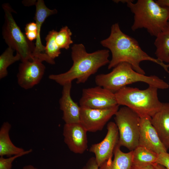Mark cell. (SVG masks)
<instances>
[{
	"label": "cell",
	"mask_w": 169,
	"mask_h": 169,
	"mask_svg": "<svg viewBox=\"0 0 169 169\" xmlns=\"http://www.w3.org/2000/svg\"><path fill=\"white\" fill-rule=\"evenodd\" d=\"M100 44L109 49L111 53V59L108 66L109 69L125 62L130 64L137 72L145 74L140 64L142 61H148L160 65L169 74V64H166L149 55L142 50L135 38L121 30L117 23L112 25L109 36L101 41Z\"/></svg>",
	"instance_id": "6da1fadb"
},
{
	"label": "cell",
	"mask_w": 169,
	"mask_h": 169,
	"mask_svg": "<svg viewBox=\"0 0 169 169\" xmlns=\"http://www.w3.org/2000/svg\"><path fill=\"white\" fill-rule=\"evenodd\" d=\"M73 65L69 70L58 74H51L49 78L60 85L76 80L78 84L84 83L100 67L109 64V50H98L87 52L82 44H74L71 48Z\"/></svg>",
	"instance_id": "7a4b0ae2"
},
{
	"label": "cell",
	"mask_w": 169,
	"mask_h": 169,
	"mask_svg": "<svg viewBox=\"0 0 169 169\" xmlns=\"http://www.w3.org/2000/svg\"><path fill=\"white\" fill-rule=\"evenodd\" d=\"M126 3L134 14L131 27L133 31L146 29L149 34L156 37L166 25L169 20V8L159 5L153 0H120Z\"/></svg>",
	"instance_id": "3957f363"
},
{
	"label": "cell",
	"mask_w": 169,
	"mask_h": 169,
	"mask_svg": "<svg viewBox=\"0 0 169 169\" xmlns=\"http://www.w3.org/2000/svg\"><path fill=\"white\" fill-rule=\"evenodd\" d=\"M95 81L97 86L114 93L127 85L137 82H144L158 89L169 88V84L158 77L140 74L135 70L130 64L125 62L117 65L109 73L97 75Z\"/></svg>",
	"instance_id": "277c9868"
},
{
	"label": "cell",
	"mask_w": 169,
	"mask_h": 169,
	"mask_svg": "<svg viewBox=\"0 0 169 169\" xmlns=\"http://www.w3.org/2000/svg\"><path fill=\"white\" fill-rule=\"evenodd\" d=\"M158 89L151 86L142 90L125 86L115 94L118 105L128 107L140 118H151L162 105L158 97Z\"/></svg>",
	"instance_id": "5b68a950"
},
{
	"label": "cell",
	"mask_w": 169,
	"mask_h": 169,
	"mask_svg": "<svg viewBox=\"0 0 169 169\" xmlns=\"http://www.w3.org/2000/svg\"><path fill=\"white\" fill-rule=\"evenodd\" d=\"M2 6L5 13L2 35L8 47L19 54L22 62L38 59L35 53V44L28 39L15 21L12 14L13 10L8 3Z\"/></svg>",
	"instance_id": "8992f818"
},
{
	"label": "cell",
	"mask_w": 169,
	"mask_h": 169,
	"mask_svg": "<svg viewBox=\"0 0 169 169\" xmlns=\"http://www.w3.org/2000/svg\"><path fill=\"white\" fill-rule=\"evenodd\" d=\"M115 116L119 134L118 144L133 151L139 146L140 117L125 106L119 109Z\"/></svg>",
	"instance_id": "52a82bcc"
},
{
	"label": "cell",
	"mask_w": 169,
	"mask_h": 169,
	"mask_svg": "<svg viewBox=\"0 0 169 169\" xmlns=\"http://www.w3.org/2000/svg\"><path fill=\"white\" fill-rule=\"evenodd\" d=\"M79 103L81 107L93 109H105L118 105L114 93L99 86L84 89Z\"/></svg>",
	"instance_id": "ba28073f"
},
{
	"label": "cell",
	"mask_w": 169,
	"mask_h": 169,
	"mask_svg": "<svg viewBox=\"0 0 169 169\" xmlns=\"http://www.w3.org/2000/svg\"><path fill=\"white\" fill-rule=\"evenodd\" d=\"M119 109V105L102 109L80 106V123L87 132H95L101 131Z\"/></svg>",
	"instance_id": "9c48e42d"
},
{
	"label": "cell",
	"mask_w": 169,
	"mask_h": 169,
	"mask_svg": "<svg viewBox=\"0 0 169 169\" xmlns=\"http://www.w3.org/2000/svg\"><path fill=\"white\" fill-rule=\"evenodd\" d=\"M107 134L100 142L92 145L90 151L94 153L99 167L106 161L112 160L114 152L119 140L118 128L115 122L110 121L107 125Z\"/></svg>",
	"instance_id": "30bf717a"
},
{
	"label": "cell",
	"mask_w": 169,
	"mask_h": 169,
	"mask_svg": "<svg viewBox=\"0 0 169 169\" xmlns=\"http://www.w3.org/2000/svg\"><path fill=\"white\" fill-rule=\"evenodd\" d=\"M43 62L39 59H35L20 64L17 79L18 84L21 87L25 90L29 89L39 83L45 69Z\"/></svg>",
	"instance_id": "8fae6325"
},
{
	"label": "cell",
	"mask_w": 169,
	"mask_h": 169,
	"mask_svg": "<svg viewBox=\"0 0 169 169\" xmlns=\"http://www.w3.org/2000/svg\"><path fill=\"white\" fill-rule=\"evenodd\" d=\"M87 131L80 123L65 124L63 136L70 150L76 154L84 153L88 148Z\"/></svg>",
	"instance_id": "7c38bea8"
},
{
	"label": "cell",
	"mask_w": 169,
	"mask_h": 169,
	"mask_svg": "<svg viewBox=\"0 0 169 169\" xmlns=\"http://www.w3.org/2000/svg\"><path fill=\"white\" fill-rule=\"evenodd\" d=\"M151 119L140 118L139 146L145 147L158 154L167 152V149L152 125Z\"/></svg>",
	"instance_id": "4fadbf2b"
},
{
	"label": "cell",
	"mask_w": 169,
	"mask_h": 169,
	"mask_svg": "<svg viewBox=\"0 0 169 169\" xmlns=\"http://www.w3.org/2000/svg\"><path fill=\"white\" fill-rule=\"evenodd\" d=\"M62 96L59 103L63 111L62 119L65 124L80 123V106L73 101L70 95L72 82L63 86Z\"/></svg>",
	"instance_id": "5bb4252c"
},
{
	"label": "cell",
	"mask_w": 169,
	"mask_h": 169,
	"mask_svg": "<svg viewBox=\"0 0 169 169\" xmlns=\"http://www.w3.org/2000/svg\"><path fill=\"white\" fill-rule=\"evenodd\" d=\"M151 123L168 150L169 146V103H163L160 109L151 119Z\"/></svg>",
	"instance_id": "9a60e30c"
},
{
	"label": "cell",
	"mask_w": 169,
	"mask_h": 169,
	"mask_svg": "<svg viewBox=\"0 0 169 169\" xmlns=\"http://www.w3.org/2000/svg\"><path fill=\"white\" fill-rule=\"evenodd\" d=\"M35 5L36 12L34 19L37 25L38 33L35 44V53L37 55L39 56L45 53V46L42 44L40 38V31L42 25L47 17L56 14L57 11L55 9L51 10L48 8L43 0H38Z\"/></svg>",
	"instance_id": "2e32d148"
},
{
	"label": "cell",
	"mask_w": 169,
	"mask_h": 169,
	"mask_svg": "<svg viewBox=\"0 0 169 169\" xmlns=\"http://www.w3.org/2000/svg\"><path fill=\"white\" fill-rule=\"evenodd\" d=\"M120 147L118 144L114 152L113 159L105 162L99 167V169H131L132 151L124 152Z\"/></svg>",
	"instance_id": "e0dca14e"
},
{
	"label": "cell",
	"mask_w": 169,
	"mask_h": 169,
	"mask_svg": "<svg viewBox=\"0 0 169 169\" xmlns=\"http://www.w3.org/2000/svg\"><path fill=\"white\" fill-rule=\"evenodd\" d=\"M11 124L8 122L2 124L0 129V156H11L20 154L25 150L15 146L12 142L9 136Z\"/></svg>",
	"instance_id": "ac0fdd59"
},
{
	"label": "cell",
	"mask_w": 169,
	"mask_h": 169,
	"mask_svg": "<svg viewBox=\"0 0 169 169\" xmlns=\"http://www.w3.org/2000/svg\"><path fill=\"white\" fill-rule=\"evenodd\" d=\"M154 44L156 59L169 64V21L163 30L156 37Z\"/></svg>",
	"instance_id": "d6986e66"
},
{
	"label": "cell",
	"mask_w": 169,
	"mask_h": 169,
	"mask_svg": "<svg viewBox=\"0 0 169 169\" xmlns=\"http://www.w3.org/2000/svg\"><path fill=\"white\" fill-rule=\"evenodd\" d=\"M158 155L143 146H138L132 151V165L143 167L156 163Z\"/></svg>",
	"instance_id": "ffe728a7"
},
{
	"label": "cell",
	"mask_w": 169,
	"mask_h": 169,
	"mask_svg": "<svg viewBox=\"0 0 169 169\" xmlns=\"http://www.w3.org/2000/svg\"><path fill=\"white\" fill-rule=\"evenodd\" d=\"M14 50L8 47L0 56V79L6 77L8 74L7 68L10 65L21 60L19 54L16 53L13 55Z\"/></svg>",
	"instance_id": "44dd1931"
},
{
	"label": "cell",
	"mask_w": 169,
	"mask_h": 169,
	"mask_svg": "<svg viewBox=\"0 0 169 169\" xmlns=\"http://www.w3.org/2000/svg\"><path fill=\"white\" fill-rule=\"evenodd\" d=\"M57 33V31L54 30L50 31L45 38L46 45L45 53L53 60L61 54L60 49L55 39Z\"/></svg>",
	"instance_id": "7402d4cb"
},
{
	"label": "cell",
	"mask_w": 169,
	"mask_h": 169,
	"mask_svg": "<svg viewBox=\"0 0 169 169\" xmlns=\"http://www.w3.org/2000/svg\"><path fill=\"white\" fill-rule=\"evenodd\" d=\"M72 33L67 26L62 27L57 32L56 41L60 49H68L70 45L73 43L71 36Z\"/></svg>",
	"instance_id": "603a6c76"
},
{
	"label": "cell",
	"mask_w": 169,
	"mask_h": 169,
	"mask_svg": "<svg viewBox=\"0 0 169 169\" xmlns=\"http://www.w3.org/2000/svg\"><path fill=\"white\" fill-rule=\"evenodd\" d=\"M32 149H30L25 150L23 152L16 155H13L9 157L5 158L3 157H0V169H11L12 163L16 158L24 155L28 154L32 152Z\"/></svg>",
	"instance_id": "cb8c5ba5"
},
{
	"label": "cell",
	"mask_w": 169,
	"mask_h": 169,
	"mask_svg": "<svg viewBox=\"0 0 169 169\" xmlns=\"http://www.w3.org/2000/svg\"><path fill=\"white\" fill-rule=\"evenodd\" d=\"M156 163L169 169V153L167 152L158 154Z\"/></svg>",
	"instance_id": "d4e9b609"
},
{
	"label": "cell",
	"mask_w": 169,
	"mask_h": 169,
	"mask_svg": "<svg viewBox=\"0 0 169 169\" xmlns=\"http://www.w3.org/2000/svg\"><path fill=\"white\" fill-rule=\"evenodd\" d=\"M82 169H99L95 157L90 158Z\"/></svg>",
	"instance_id": "484cf974"
},
{
	"label": "cell",
	"mask_w": 169,
	"mask_h": 169,
	"mask_svg": "<svg viewBox=\"0 0 169 169\" xmlns=\"http://www.w3.org/2000/svg\"><path fill=\"white\" fill-rule=\"evenodd\" d=\"M25 32L37 31V27L35 23L30 22L27 23L25 28Z\"/></svg>",
	"instance_id": "4316f807"
},
{
	"label": "cell",
	"mask_w": 169,
	"mask_h": 169,
	"mask_svg": "<svg viewBox=\"0 0 169 169\" xmlns=\"http://www.w3.org/2000/svg\"><path fill=\"white\" fill-rule=\"evenodd\" d=\"M25 34L28 39L31 42L35 39H36L38 36L37 31L25 32Z\"/></svg>",
	"instance_id": "83f0119b"
},
{
	"label": "cell",
	"mask_w": 169,
	"mask_h": 169,
	"mask_svg": "<svg viewBox=\"0 0 169 169\" xmlns=\"http://www.w3.org/2000/svg\"><path fill=\"white\" fill-rule=\"evenodd\" d=\"M156 1L160 6L169 8V0H157Z\"/></svg>",
	"instance_id": "f1b7e54d"
},
{
	"label": "cell",
	"mask_w": 169,
	"mask_h": 169,
	"mask_svg": "<svg viewBox=\"0 0 169 169\" xmlns=\"http://www.w3.org/2000/svg\"><path fill=\"white\" fill-rule=\"evenodd\" d=\"M154 164L140 167L132 166L131 169H156Z\"/></svg>",
	"instance_id": "f546056e"
},
{
	"label": "cell",
	"mask_w": 169,
	"mask_h": 169,
	"mask_svg": "<svg viewBox=\"0 0 169 169\" xmlns=\"http://www.w3.org/2000/svg\"><path fill=\"white\" fill-rule=\"evenodd\" d=\"M23 169H38L32 165H28L25 166L23 167Z\"/></svg>",
	"instance_id": "4dcf8cb0"
},
{
	"label": "cell",
	"mask_w": 169,
	"mask_h": 169,
	"mask_svg": "<svg viewBox=\"0 0 169 169\" xmlns=\"http://www.w3.org/2000/svg\"><path fill=\"white\" fill-rule=\"evenodd\" d=\"M154 165L156 169H166L163 166L156 163H155Z\"/></svg>",
	"instance_id": "1f68e13d"
},
{
	"label": "cell",
	"mask_w": 169,
	"mask_h": 169,
	"mask_svg": "<svg viewBox=\"0 0 169 169\" xmlns=\"http://www.w3.org/2000/svg\"><path fill=\"white\" fill-rule=\"evenodd\" d=\"M168 149H169V147H168Z\"/></svg>",
	"instance_id": "d6a6232c"
},
{
	"label": "cell",
	"mask_w": 169,
	"mask_h": 169,
	"mask_svg": "<svg viewBox=\"0 0 169 169\" xmlns=\"http://www.w3.org/2000/svg\"></svg>",
	"instance_id": "836d02e7"
}]
</instances>
